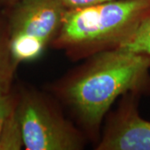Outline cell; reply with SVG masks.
I'll use <instances>...</instances> for the list:
<instances>
[{"mask_svg": "<svg viewBox=\"0 0 150 150\" xmlns=\"http://www.w3.org/2000/svg\"><path fill=\"white\" fill-rule=\"evenodd\" d=\"M150 13V0H115L67 8L52 46L74 58L118 48Z\"/></svg>", "mask_w": 150, "mask_h": 150, "instance_id": "7a4b0ae2", "label": "cell"}, {"mask_svg": "<svg viewBox=\"0 0 150 150\" xmlns=\"http://www.w3.org/2000/svg\"><path fill=\"white\" fill-rule=\"evenodd\" d=\"M96 149L150 150V121L140 117L134 101L119 108Z\"/></svg>", "mask_w": 150, "mask_h": 150, "instance_id": "5b68a950", "label": "cell"}, {"mask_svg": "<svg viewBox=\"0 0 150 150\" xmlns=\"http://www.w3.org/2000/svg\"><path fill=\"white\" fill-rule=\"evenodd\" d=\"M18 93L12 90L0 92V139L10 120L17 113Z\"/></svg>", "mask_w": 150, "mask_h": 150, "instance_id": "ba28073f", "label": "cell"}, {"mask_svg": "<svg viewBox=\"0 0 150 150\" xmlns=\"http://www.w3.org/2000/svg\"><path fill=\"white\" fill-rule=\"evenodd\" d=\"M17 114L23 147L27 150H79L83 148L80 133L43 94L28 89L20 92Z\"/></svg>", "mask_w": 150, "mask_h": 150, "instance_id": "277c9868", "label": "cell"}, {"mask_svg": "<svg viewBox=\"0 0 150 150\" xmlns=\"http://www.w3.org/2000/svg\"><path fill=\"white\" fill-rule=\"evenodd\" d=\"M67 8L59 0H20L7 20L8 45L17 65L38 59L59 33Z\"/></svg>", "mask_w": 150, "mask_h": 150, "instance_id": "3957f363", "label": "cell"}, {"mask_svg": "<svg viewBox=\"0 0 150 150\" xmlns=\"http://www.w3.org/2000/svg\"><path fill=\"white\" fill-rule=\"evenodd\" d=\"M117 48L144 56L150 60V13L136 31Z\"/></svg>", "mask_w": 150, "mask_h": 150, "instance_id": "52a82bcc", "label": "cell"}, {"mask_svg": "<svg viewBox=\"0 0 150 150\" xmlns=\"http://www.w3.org/2000/svg\"><path fill=\"white\" fill-rule=\"evenodd\" d=\"M149 69L144 56L119 48L103 51L65 82L61 94L81 123L95 130L118 97L149 87Z\"/></svg>", "mask_w": 150, "mask_h": 150, "instance_id": "6da1fadb", "label": "cell"}, {"mask_svg": "<svg viewBox=\"0 0 150 150\" xmlns=\"http://www.w3.org/2000/svg\"><path fill=\"white\" fill-rule=\"evenodd\" d=\"M66 8H76L87 6L96 5L115 0H59Z\"/></svg>", "mask_w": 150, "mask_h": 150, "instance_id": "9c48e42d", "label": "cell"}, {"mask_svg": "<svg viewBox=\"0 0 150 150\" xmlns=\"http://www.w3.org/2000/svg\"><path fill=\"white\" fill-rule=\"evenodd\" d=\"M1 2H4V3H6V4H15L17 2H18V1H20V0H0Z\"/></svg>", "mask_w": 150, "mask_h": 150, "instance_id": "30bf717a", "label": "cell"}, {"mask_svg": "<svg viewBox=\"0 0 150 150\" xmlns=\"http://www.w3.org/2000/svg\"><path fill=\"white\" fill-rule=\"evenodd\" d=\"M17 66L9 50L7 23L0 21V92L11 88Z\"/></svg>", "mask_w": 150, "mask_h": 150, "instance_id": "8992f818", "label": "cell"}]
</instances>
